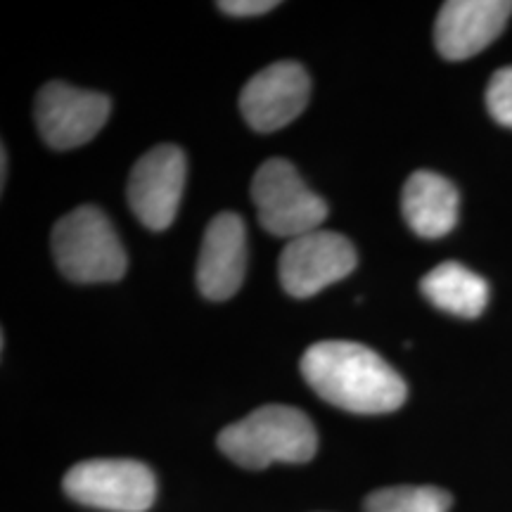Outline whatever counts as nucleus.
<instances>
[{
	"label": "nucleus",
	"mask_w": 512,
	"mask_h": 512,
	"mask_svg": "<svg viewBox=\"0 0 512 512\" xmlns=\"http://www.w3.org/2000/svg\"><path fill=\"white\" fill-rule=\"evenodd\" d=\"M486 107L498 124L512 128V64L491 76L486 86Z\"/></svg>",
	"instance_id": "obj_15"
},
{
	"label": "nucleus",
	"mask_w": 512,
	"mask_h": 512,
	"mask_svg": "<svg viewBox=\"0 0 512 512\" xmlns=\"http://www.w3.org/2000/svg\"><path fill=\"white\" fill-rule=\"evenodd\" d=\"M5 178H8V155H5L3 150V185H5Z\"/></svg>",
	"instance_id": "obj_17"
},
{
	"label": "nucleus",
	"mask_w": 512,
	"mask_h": 512,
	"mask_svg": "<svg viewBox=\"0 0 512 512\" xmlns=\"http://www.w3.org/2000/svg\"><path fill=\"white\" fill-rule=\"evenodd\" d=\"M107 95L81 91L69 83L53 81L36 98V124L43 140L55 150H74L100 133L110 119Z\"/></svg>",
	"instance_id": "obj_6"
},
{
	"label": "nucleus",
	"mask_w": 512,
	"mask_h": 512,
	"mask_svg": "<svg viewBox=\"0 0 512 512\" xmlns=\"http://www.w3.org/2000/svg\"><path fill=\"white\" fill-rule=\"evenodd\" d=\"M247 271V228L242 216L223 211L204 233L197 259V287L211 302L230 299L242 287Z\"/></svg>",
	"instance_id": "obj_11"
},
{
	"label": "nucleus",
	"mask_w": 512,
	"mask_h": 512,
	"mask_svg": "<svg viewBox=\"0 0 512 512\" xmlns=\"http://www.w3.org/2000/svg\"><path fill=\"white\" fill-rule=\"evenodd\" d=\"M453 498L439 486H387L366 498V512H448Z\"/></svg>",
	"instance_id": "obj_14"
},
{
	"label": "nucleus",
	"mask_w": 512,
	"mask_h": 512,
	"mask_svg": "<svg viewBox=\"0 0 512 512\" xmlns=\"http://www.w3.org/2000/svg\"><path fill=\"white\" fill-rule=\"evenodd\" d=\"M311 79L297 62H275L247 81L240 95L242 117L254 131L271 133L292 124L309 105Z\"/></svg>",
	"instance_id": "obj_9"
},
{
	"label": "nucleus",
	"mask_w": 512,
	"mask_h": 512,
	"mask_svg": "<svg viewBox=\"0 0 512 512\" xmlns=\"http://www.w3.org/2000/svg\"><path fill=\"white\" fill-rule=\"evenodd\" d=\"M219 448L247 470L273 463H309L318 451V434L309 415L292 406L256 408L219 434Z\"/></svg>",
	"instance_id": "obj_2"
},
{
	"label": "nucleus",
	"mask_w": 512,
	"mask_h": 512,
	"mask_svg": "<svg viewBox=\"0 0 512 512\" xmlns=\"http://www.w3.org/2000/svg\"><path fill=\"white\" fill-rule=\"evenodd\" d=\"M510 15L512 3L505 0H451L439 10L434 43L446 60H467L503 34Z\"/></svg>",
	"instance_id": "obj_10"
},
{
	"label": "nucleus",
	"mask_w": 512,
	"mask_h": 512,
	"mask_svg": "<svg viewBox=\"0 0 512 512\" xmlns=\"http://www.w3.org/2000/svg\"><path fill=\"white\" fill-rule=\"evenodd\" d=\"M185 188V155L176 145H157L133 166L128 178V204L150 230L174 223Z\"/></svg>",
	"instance_id": "obj_8"
},
{
	"label": "nucleus",
	"mask_w": 512,
	"mask_h": 512,
	"mask_svg": "<svg viewBox=\"0 0 512 512\" xmlns=\"http://www.w3.org/2000/svg\"><path fill=\"white\" fill-rule=\"evenodd\" d=\"M273 8H278V3L273 0H223L219 3V10L235 17H256Z\"/></svg>",
	"instance_id": "obj_16"
},
{
	"label": "nucleus",
	"mask_w": 512,
	"mask_h": 512,
	"mask_svg": "<svg viewBox=\"0 0 512 512\" xmlns=\"http://www.w3.org/2000/svg\"><path fill=\"white\" fill-rule=\"evenodd\" d=\"M302 375L320 399L349 413H392L408 396L403 377L356 342L313 344L302 358Z\"/></svg>",
	"instance_id": "obj_1"
},
{
	"label": "nucleus",
	"mask_w": 512,
	"mask_h": 512,
	"mask_svg": "<svg viewBox=\"0 0 512 512\" xmlns=\"http://www.w3.org/2000/svg\"><path fill=\"white\" fill-rule=\"evenodd\" d=\"M64 494L107 512H145L157 498L155 472L126 458L83 460L64 477Z\"/></svg>",
	"instance_id": "obj_5"
},
{
	"label": "nucleus",
	"mask_w": 512,
	"mask_h": 512,
	"mask_svg": "<svg viewBox=\"0 0 512 512\" xmlns=\"http://www.w3.org/2000/svg\"><path fill=\"white\" fill-rule=\"evenodd\" d=\"M356 268V249L339 233L313 230L287 242L280 256V283L292 297L306 299L347 278Z\"/></svg>",
	"instance_id": "obj_7"
},
{
	"label": "nucleus",
	"mask_w": 512,
	"mask_h": 512,
	"mask_svg": "<svg viewBox=\"0 0 512 512\" xmlns=\"http://www.w3.org/2000/svg\"><path fill=\"white\" fill-rule=\"evenodd\" d=\"M403 216L420 238H444L458 223L456 185L434 171H415L403 185Z\"/></svg>",
	"instance_id": "obj_12"
},
{
	"label": "nucleus",
	"mask_w": 512,
	"mask_h": 512,
	"mask_svg": "<svg viewBox=\"0 0 512 512\" xmlns=\"http://www.w3.org/2000/svg\"><path fill=\"white\" fill-rule=\"evenodd\" d=\"M420 290L427 302H432L439 311L460 318H477L489 304L486 280L458 261H446L432 268L422 278Z\"/></svg>",
	"instance_id": "obj_13"
},
{
	"label": "nucleus",
	"mask_w": 512,
	"mask_h": 512,
	"mask_svg": "<svg viewBox=\"0 0 512 512\" xmlns=\"http://www.w3.org/2000/svg\"><path fill=\"white\" fill-rule=\"evenodd\" d=\"M252 200L259 223L278 238H302L320 230L328 204L318 197L287 159L273 157L261 164L252 181Z\"/></svg>",
	"instance_id": "obj_4"
},
{
	"label": "nucleus",
	"mask_w": 512,
	"mask_h": 512,
	"mask_svg": "<svg viewBox=\"0 0 512 512\" xmlns=\"http://www.w3.org/2000/svg\"><path fill=\"white\" fill-rule=\"evenodd\" d=\"M53 254L64 278L74 283H114L126 273V252L117 230L91 204L55 223Z\"/></svg>",
	"instance_id": "obj_3"
}]
</instances>
